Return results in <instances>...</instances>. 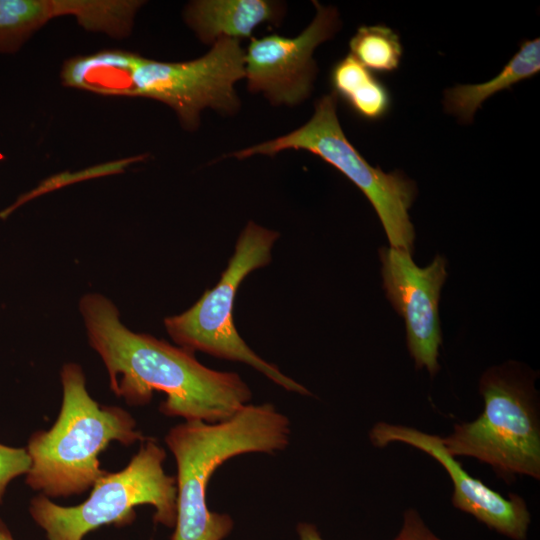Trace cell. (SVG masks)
Listing matches in <instances>:
<instances>
[{"instance_id": "11", "label": "cell", "mask_w": 540, "mask_h": 540, "mask_svg": "<svg viewBox=\"0 0 540 540\" xmlns=\"http://www.w3.org/2000/svg\"><path fill=\"white\" fill-rule=\"evenodd\" d=\"M369 438L378 448L392 442H401L427 453L450 476L453 483L452 504L455 508L472 515L489 529L511 540L527 539L531 515L524 499L512 493L504 497L480 479L472 477L447 452L440 436L408 426L378 422L370 430Z\"/></svg>"}, {"instance_id": "6", "label": "cell", "mask_w": 540, "mask_h": 540, "mask_svg": "<svg viewBox=\"0 0 540 540\" xmlns=\"http://www.w3.org/2000/svg\"><path fill=\"white\" fill-rule=\"evenodd\" d=\"M278 238L277 231L249 221L218 283L183 313L166 317L164 327L181 348L248 364L284 389L310 395L306 387L258 356L241 338L233 321L234 300L241 282L271 262L272 248Z\"/></svg>"}, {"instance_id": "1", "label": "cell", "mask_w": 540, "mask_h": 540, "mask_svg": "<svg viewBox=\"0 0 540 540\" xmlns=\"http://www.w3.org/2000/svg\"><path fill=\"white\" fill-rule=\"evenodd\" d=\"M79 309L111 390L127 404L146 405L158 391L166 395L159 406L163 415L207 423L224 421L249 404L252 393L239 374L210 369L191 351L129 330L105 296L86 294Z\"/></svg>"}, {"instance_id": "3", "label": "cell", "mask_w": 540, "mask_h": 540, "mask_svg": "<svg viewBox=\"0 0 540 540\" xmlns=\"http://www.w3.org/2000/svg\"><path fill=\"white\" fill-rule=\"evenodd\" d=\"M60 377L59 415L50 429L34 432L26 448L31 458L26 484L48 498L79 495L92 487L107 473L98 457L112 441L129 446L148 439L128 411L100 405L89 395L78 364H65Z\"/></svg>"}, {"instance_id": "5", "label": "cell", "mask_w": 540, "mask_h": 540, "mask_svg": "<svg viewBox=\"0 0 540 540\" xmlns=\"http://www.w3.org/2000/svg\"><path fill=\"white\" fill-rule=\"evenodd\" d=\"M165 458V450L148 438L124 469L99 478L81 504L60 506L40 494L30 501L29 513L48 540H83L103 525H129L139 505H151L154 522L173 528L177 484L176 478L164 471Z\"/></svg>"}, {"instance_id": "2", "label": "cell", "mask_w": 540, "mask_h": 540, "mask_svg": "<svg viewBox=\"0 0 540 540\" xmlns=\"http://www.w3.org/2000/svg\"><path fill=\"white\" fill-rule=\"evenodd\" d=\"M290 421L274 405L247 404L230 418L184 421L165 443L177 465V517L171 540H223L232 528L227 514L207 507L208 483L228 459L252 452L275 454L289 444Z\"/></svg>"}, {"instance_id": "17", "label": "cell", "mask_w": 540, "mask_h": 540, "mask_svg": "<svg viewBox=\"0 0 540 540\" xmlns=\"http://www.w3.org/2000/svg\"><path fill=\"white\" fill-rule=\"evenodd\" d=\"M297 533L300 540H324L317 527L310 523H299ZM393 540H443L427 526L419 512L413 508L405 510L403 523Z\"/></svg>"}, {"instance_id": "18", "label": "cell", "mask_w": 540, "mask_h": 540, "mask_svg": "<svg viewBox=\"0 0 540 540\" xmlns=\"http://www.w3.org/2000/svg\"><path fill=\"white\" fill-rule=\"evenodd\" d=\"M31 458L26 448H16L0 444V504L6 487L17 476L27 474Z\"/></svg>"}, {"instance_id": "15", "label": "cell", "mask_w": 540, "mask_h": 540, "mask_svg": "<svg viewBox=\"0 0 540 540\" xmlns=\"http://www.w3.org/2000/svg\"><path fill=\"white\" fill-rule=\"evenodd\" d=\"M332 93L366 121L384 118L391 109L387 86L351 54L338 60L330 71Z\"/></svg>"}, {"instance_id": "14", "label": "cell", "mask_w": 540, "mask_h": 540, "mask_svg": "<svg viewBox=\"0 0 540 540\" xmlns=\"http://www.w3.org/2000/svg\"><path fill=\"white\" fill-rule=\"evenodd\" d=\"M138 54L124 50H104L69 59L63 65L64 85L114 96H133V69Z\"/></svg>"}, {"instance_id": "12", "label": "cell", "mask_w": 540, "mask_h": 540, "mask_svg": "<svg viewBox=\"0 0 540 540\" xmlns=\"http://www.w3.org/2000/svg\"><path fill=\"white\" fill-rule=\"evenodd\" d=\"M283 15L284 5L268 0H197L184 13L189 27L206 44L220 38L250 37L257 26L277 25Z\"/></svg>"}, {"instance_id": "8", "label": "cell", "mask_w": 540, "mask_h": 540, "mask_svg": "<svg viewBox=\"0 0 540 540\" xmlns=\"http://www.w3.org/2000/svg\"><path fill=\"white\" fill-rule=\"evenodd\" d=\"M245 51L240 40L220 38L204 56L162 62L138 55L133 69V97H146L172 108L181 125L195 130L201 111L234 114L240 101L234 85L245 78Z\"/></svg>"}, {"instance_id": "19", "label": "cell", "mask_w": 540, "mask_h": 540, "mask_svg": "<svg viewBox=\"0 0 540 540\" xmlns=\"http://www.w3.org/2000/svg\"><path fill=\"white\" fill-rule=\"evenodd\" d=\"M0 540H15L5 525V523L0 519Z\"/></svg>"}, {"instance_id": "10", "label": "cell", "mask_w": 540, "mask_h": 540, "mask_svg": "<svg viewBox=\"0 0 540 540\" xmlns=\"http://www.w3.org/2000/svg\"><path fill=\"white\" fill-rule=\"evenodd\" d=\"M383 288L393 308L405 320L407 347L417 369L426 368L431 376L438 363L442 333L439 301L447 277L446 260L436 255L426 267L417 266L411 253L381 247Z\"/></svg>"}, {"instance_id": "4", "label": "cell", "mask_w": 540, "mask_h": 540, "mask_svg": "<svg viewBox=\"0 0 540 540\" xmlns=\"http://www.w3.org/2000/svg\"><path fill=\"white\" fill-rule=\"evenodd\" d=\"M484 410L472 422L455 424L443 438L452 456L490 465L505 481L517 474L540 478V423L533 379L519 364L489 368L480 378Z\"/></svg>"}, {"instance_id": "13", "label": "cell", "mask_w": 540, "mask_h": 540, "mask_svg": "<svg viewBox=\"0 0 540 540\" xmlns=\"http://www.w3.org/2000/svg\"><path fill=\"white\" fill-rule=\"evenodd\" d=\"M540 71V39L525 40L501 72L480 84L456 85L445 90L443 106L446 113L463 124L473 121L482 103L492 95L510 89L516 83L531 78Z\"/></svg>"}, {"instance_id": "9", "label": "cell", "mask_w": 540, "mask_h": 540, "mask_svg": "<svg viewBox=\"0 0 540 540\" xmlns=\"http://www.w3.org/2000/svg\"><path fill=\"white\" fill-rule=\"evenodd\" d=\"M313 3L316 15L299 35L252 38L245 51L248 90L264 94L274 105L292 106L309 97L317 73L313 52L340 28L335 7Z\"/></svg>"}, {"instance_id": "7", "label": "cell", "mask_w": 540, "mask_h": 540, "mask_svg": "<svg viewBox=\"0 0 540 540\" xmlns=\"http://www.w3.org/2000/svg\"><path fill=\"white\" fill-rule=\"evenodd\" d=\"M288 149L309 151L339 170L370 201L391 247L412 254L415 232L408 211L417 194L416 184L402 172L386 173L363 158L341 128L337 98L332 92L316 101L313 116L303 126L233 156L239 159L256 154L274 156Z\"/></svg>"}, {"instance_id": "16", "label": "cell", "mask_w": 540, "mask_h": 540, "mask_svg": "<svg viewBox=\"0 0 540 540\" xmlns=\"http://www.w3.org/2000/svg\"><path fill=\"white\" fill-rule=\"evenodd\" d=\"M350 54L371 72L399 68L403 47L399 35L385 25L360 26L349 41Z\"/></svg>"}]
</instances>
